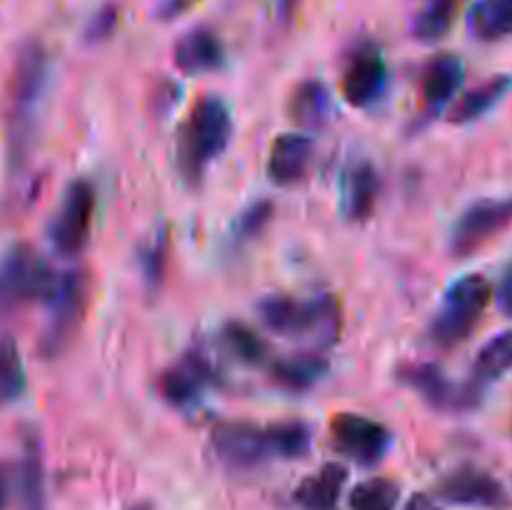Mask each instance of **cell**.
Wrapping results in <instances>:
<instances>
[{
    "instance_id": "6da1fadb",
    "label": "cell",
    "mask_w": 512,
    "mask_h": 510,
    "mask_svg": "<svg viewBox=\"0 0 512 510\" xmlns=\"http://www.w3.org/2000/svg\"><path fill=\"white\" fill-rule=\"evenodd\" d=\"M313 443V430L303 420L258 425L248 420H223L210 433V445L220 463L250 470L268 460L303 458Z\"/></svg>"
},
{
    "instance_id": "7a4b0ae2",
    "label": "cell",
    "mask_w": 512,
    "mask_h": 510,
    "mask_svg": "<svg viewBox=\"0 0 512 510\" xmlns=\"http://www.w3.org/2000/svg\"><path fill=\"white\" fill-rule=\"evenodd\" d=\"M50 58L40 40H25L13 63L8 88V155L10 163L23 165L33 148L40 103L48 88Z\"/></svg>"
},
{
    "instance_id": "3957f363",
    "label": "cell",
    "mask_w": 512,
    "mask_h": 510,
    "mask_svg": "<svg viewBox=\"0 0 512 510\" xmlns=\"http://www.w3.org/2000/svg\"><path fill=\"white\" fill-rule=\"evenodd\" d=\"M233 140V113L220 95H203L193 103L178 130L175 163L180 178L188 185H200L210 165L228 150Z\"/></svg>"
},
{
    "instance_id": "277c9868",
    "label": "cell",
    "mask_w": 512,
    "mask_h": 510,
    "mask_svg": "<svg viewBox=\"0 0 512 510\" xmlns=\"http://www.w3.org/2000/svg\"><path fill=\"white\" fill-rule=\"evenodd\" d=\"M258 318L283 338H310L320 348L333 345L343 325L340 303L333 293H318L313 298L268 295L258 303Z\"/></svg>"
},
{
    "instance_id": "5b68a950",
    "label": "cell",
    "mask_w": 512,
    "mask_h": 510,
    "mask_svg": "<svg viewBox=\"0 0 512 510\" xmlns=\"http://www.w3.org/2000/svg\"><path fill=\"white\" fill-rule=\"evenodd\" d=\"M493 295V283L483 273H468L450 283L428 328L430 340L443 350L463 345L478 328Z\"/></svg>"
},
{
    "instance_id": "8992f818",
    "label": "cell",
    "mask_w": 512,
    "mask_h": 510,
    "mask_svg": "<svg viewBox=\"0 0 512 510\" xmlns=\"http://www.w3.org/2000/svg\"><path fill=\"white\" fill-rule=\"evenodd\" d=\"M90 303V275L88 270L73 268L55 275L45 305H48V323L40 338V355L58 358L68 350L83 325Z\"/></svg>"
},
{
    "instance_id": "52a82bcc",
    "label": "cell",
    "mask_w": 512,
    "mask_h": 510,
    "mask_svg": "<svg viewBox=\"0 0 512 510\" xmlns=\"http://www.w3.org/2000/svg\"><path fill=\"white\" fill-rule=\"evenodd\" d=\"M53 268L28 243H15L0 258V315H10L35 300L48 298L55 283Z\"/></svg>"
},
{
    "instance_id": "ba28073f",
    "label": "cell",
    "mask_w": 512,
    "mask_h": 510,
    "mask_svg": "<svg viewBox=\"0 0 512 510\" xmlns=\"http://www.w3.org/2000/svg\"><path fill=\"white\" fill-rule=\"evenodd\" d=\"M95 205H98V195L90 180L78 178L65 188L48 228L50 243L60 255L73 258L83 253L93 233Z\"/></svg>"
},
{
    "instance_id": "9c48e42d",
    "label": "cell",
    "mask_w": 512,
    "mask_h": 510,
    "mask_svg": "<svg viewBox=\"0 0 512 510\" xmlns=\"http://www.w3.org/2000/svg\"><path fill=\"white\" fill-rule=\"evenodd\" d=\"M512 225V195L480 198L470 203L450 230V253L455 258H470L493 238Z\"/></svg>"
},
{
    "instance_id": "30bf717a",
    "label": "cell",
    "mask_w": 512,
    "mask_h": 510,
    "mask_svg": "<svg viewBox=\"0 0 512 510\" xmlns=\"http://www.w3.org/2000/svg\"><path fill=\"white\" fill-rule=\"evenodd\" d=\"M395 378L405 388L415 390L420 398L435 410L445 413H463V410L475 408L480 403V385L478 383H455L450 380L438 365L433 363H410L398 368Z\"/></svg>"
},
{
    "instance_id": "8fae6325",
    "label": "cell",
    "mask_w": 512,
    "mask_h": 510,
    "mask_svg": "<svg viewBox=\"0 0 512 510\" xmlns=\"http://www.w3.org/2000/svg\"><path fill=\"white\" fill-rule=\"evenodd\" d=\"M330 438L338 453L358 465H378L393 448V433L380 420L360 413H335L330 420Z\"/></svg>"
},
{
    "instance_id": "7c38bea8",
    "label": "cell",
    "mask_w": 512,
    "mask_h": 510,
    "mask_svg": "<svg viewBox=\"0 0 512 510\" xmlns=\"http://www.w3.org/2000/svg\"><path fill=\"white\" fill-rule=\"evenodd\" d=\"M218 383V365L213 363V358L205 350L195 348L188 350L168 370H163V375L158 380V388L165 403H170L173 408H190V405H195L203 398L205 390Z\"/></svg>"
},
{
    "instance_id": "4fadbf2b",
    "label": "cell",
    "mask_w": 512,
    "mask_h": 510,
    "mask_svg": "<svg viewBox=\"0 0 512 510\" xmlns=\"http://www.w3.org/2000/svg\"><path fill=\"white\" fill-rule=\"evenodd\" d=\"M388 85V65L373 45H363L348 58L340 78V95L353 108H370Z\"/></svg>"
},
{
    "instance_id": "5bb4252c",
    "label": "cell",
    "mask_w": 512,
    "mask_h": 510,
    "mask_svg": "<svg viewBox=\"0 0 512 510\" xmlns=\"http://www.w3.org/2000/svg\"><path fill=\"white\" fill-rule=\"evenodd\" d=\"M440 498L453 505H468V508H490L498 510L508 505V493L503 483L480 468L453 470L438 488Z\"/></svg>"
},
{
    "instance_id": "9a60e30c",
    "label": "cell",
    "mask_w": 512,
    "mask_h": 510,
    "mask_svg": "<svg viewBox=\"0 0 512 510\" xmlns=\"http://www.w3.org/2000/svg\"><path fill=\"white\" fill-rule=\"evenodd\" d=\"M315 158V140L305 133H283L268 150L265 173L278 188H293L303 183Z\"/></svg>"
},
{
    "instance_id": "2e32d148",
    "label": "cell",
    "mask_w": 512,
    "mask_h": 510,
    "mask_svg": "<svg viewBox=\"0 0 512 510\" xmlns=\"http://www.w3.org/2000/svg\"><path fill=\"white\" fill-rule=\"evenodd\" d=\"M173 63L185 75H203L223 68L225 45L215 30L200 28L188 30L180 35L173 45Z\"/></svg>"
},
{
    "instance_id": "e0dca14e",
    "label": "cell",
    "mask_w": 512,
    "mask_h": 510,
    "mask_svg": "<svg viewBox=\"0 0 512 510\" xmlns=\"http://www.w3.org/2000/svg\"><path fill=\"white\" fill-rule=\"evenodd\" d=\"M380 195V175L368 160L353 163L340 183V210L350 223H365L373 218Z\"/></svg>"
},
{
    "instance_id": "ac0fdd59",
    "label": "cell",
    "mask_w": 512,
    "mask_h": 510,
    "mask_svg": "<svg viewBox=\"0 0 512 510\" xmlns=\"http://www.w3.org/2000/svg\"><path fill=\"white\" fill-rule=\"evenodd\" d=\"M465 65L458 55L440 53L425 65L423 70V113L425 118H435L448 108L450 100L463 85Z\"/></svg>"
},
{
    "instance_id": "d6986e66",
    "label": "cell",
    "mask_w": 512,
    "mask_h": 510,
    "mask_svg": "<svg viewBox=\"0 0 512 510\" xmlns=\"http://www.w3.org/2000/svg\"><path fill=\"white\" fill-rule=\"evenodd\" d=\"M288 113L293 118V123H298L300 128H325L335 115L333 93L320 80H303L293 90V95H290Z\"/></svg>"
},
{
    "instance_id": "ffe728a7",
    "label": "cell",
    "mask_w": 512,
    "mask_h": 510,
    "mask_svg": "<svg viewBox=\"0 0 512 510\" xmlns=\"http://www.w3.org/2000/svg\"><path fill=\"white\" fill-rule=\"evenodd\" d=\"M348 483V470L340 463H325L318 473L305 478L295 490V500L305 510H335Z\"/></svg>"
},
{
    "instance_id": "44dd1931",
    "label": "cell",
    "mask_w": 512,
    "mask_h": 510,
    "mask_svg": "<svg viewBox=\"0 0 512 510\" xmlns=\"http://www.w3.org/2000/svg\"><path fill=\"white\" fill-rule=\"evenodd\" d=\"M328 373V358L320 353H298L285 355L270 363V378L285 390L303 393L310 390L315 383L325 378Z\"/></svg>"
},
{
    "instance_id": "7402d4cb",
    "label": "cell",
    "mask_w": 512,
    "mask_h": 510,
    "mask_svg": "<svg viewBox=\"0 0 512 510\" xmlns=\"http://www.w3.org/2000/svg\"><path fill=\"white\" fill-rule=\"evenodd\" d=\"M468 33L480 43L512 35V0H475L468 10Z\"/></svg>"
},
{
    "instance_id": "603a6c76",
    "label": "cell",
    "mask_w": 512,
    "mask_h": 510,
    "mask_svg": "<svg viewBox=\"0 0 512 510\" xmlns=\"http://www.w3.org/2000/svg\"><path fill=\"white\" fill-rule=\"evenodd\" d=\"M512 88V78L510 75H495V78L485 80L480 83L478 88L468 90L463 98L455 103V108L450 110V123H473V120H480L485 113L495 108L500 100L508 95V90Z\"/></svg>"
},
{
    "instance_id": "cb8c5ba5",
    "label": "cell",
    "mask_w": 512,
    "mask_h": 510,
    "mask_svg": "<svg viewBox=\"0 0 512 510\" xmlns=\"http://www.w3.org/2000/svg\"><path fill=\"white\" fill-rule=\"evenodd\" d=\"M18 485L23 510H45L43 453H40V443L35 435L25 438L23 460H20L18 468Z\"/></svg>"
},
{
    "instance_id": "d4e9b609",
    "label": "cell",
    "mask_w": 512,
    "mask_h": 510,
    "mask_svg": "<svg viewBox=\"0 0 512 510\" xmlns=\"http://www.w3.org/2000/svg\"><path fill=\"white\" fill-rule=\"evenodd\" d=\"M463 0H425L413 20V38L420 43H438L453 30Z\"/></svg>"
},
{
    "instance_id": "484cf974",
    "label": "cell",
    "mask_w": 512,
    "mask_h": 510,
    "mask_svg": "<svg viewBox=\"0 0 512 510\" xmlns=\"http://www.w3.org/2000/svg\"><path fill=\"white\" fill-rule=\"evenodd\" d=\"M170 260V235L168 228H160L138 248V268L148 293H158L168 275Z\"/></svg>"
},
{
    "instance_id": "4316f807",
    "label": "cell",
    "mask_w": 512,
    "mask_h": 510,
    "mask_svg": "<svg viewBox=\"0 0 512 510\" xmlns=\"http://www.w3.org/2000/svg\"><path fill=\"white\" fill-rule=\"evenodd\" d=\"M512 370V330L498 333L478 350L473 363V383L480 388L493 380H500Z\"/></svg>"
},
{
    "instance_id": "83f0119b",
    "label": "cell",
    "mask_w": 512,
    "mask_h": 510,
    "mask_svg": "<svg viewBox=\"0 0 512 510\" xmlns=\"http://www.w3.org/2000/svg\"><path fill=\"white\" fill-rule=\"evenodd\" d=\"M25 385V365L20 355L18 343L13 335H0V405H13L23 398Z\"/></svg>"
},
{
    "instance_id": "f1b7e54d",
    "label": "cell",
    "mask_w": 512,
    "mask_h": 510,
    "mask_svg": "<svg viewBox=\"0 0 512 510\" xmlns=\"http://www.w3.org/2000/svg\"><path fill=\"white\" fill-rule=\"evenodd\" d=\"M220 340H223L225 350L243 365H260L268 358V343L263 340V335H258L240 320L225 323L220 330Z\"/></svg>"
},
{
    "instance_id": "f546056e",
    "label": "cell",
    "mask_w": 512,
    "mask_h": 510,
    "mask_svg": "<svg viewBox=\"0 0 512 510\" xmlns=\"http://www.w3.org/2000/svg\"><path fill=\"white\" fill-rule=\"evenodd\" d=\"M398 503L400 485L390 478L363 480L348 495L350 510H395Z\"/></svg>"
},
{
    "instance_id": "4dcf8cb0",
    "label": "cell",
    "mask_w": 512,
    "mask_h": 510,
    "mask_svg": "<svg viewBox=\"0 0 512 510\" xmlns=\"http://www.w3.org/2000/svg\"><path fill=\"white\" fill-rule=\"evenodd\" d=\"M273 215L275 205L270 203V200H255V203H250L248 208L238 215V220H235L233 225V233L230 235H233V240L238 245L250 243V240H255L265 228H268Z\"/></svg>"
},
{
    "instance_id": "1f68e13d",
    "label": "cell",
    "mask_w": 512,
    "mask_h": 510,
    "mask_svg": "<svg viewBox=\"0 0 512 510\" xmlns=\"http://www.w3.org/2000/svg\"><path fill=\"white\" fill-rule=\"evenodd\" d=\"M118 20H120L118 5L113 3L103 5V8L90 18V23L85 25V43L90 45L105 43V40L115 33V28H118Z\"/></svg>"
},
{
    "instance_id": "d6a6232c",
    "label": "cell",
    "mask_w": 512,
    "mask_h": 510,
    "mask_svg": "<svg viewBox=\"0 0 512 510\" xmlns=\"http://www.w3.org/2000/svg\"><path fill=\"white\" fill-rule=\"evenodd\" d=\"M493 298L495 303H498L500 313L512 318V263L503 270V275H500V283L498 288H495Z\"/></svg>"
},
{
    "instance_id": "836d02e7",
    "label": "cell",
    "mask_w": 512,
    "mask_h": 510,
    "mask_svg": "<svg viewBox=\"0 0 512 510\" xmlns=\"http://www.w3.org/2000/svg\"><path fill=\"white\" fill-rule=\"evenodd\" d=\"M13 465L0 460V510L8 508V500H10V490H13Z\"/></svg>"
},
{
    "instance_id": "e575fe53",
    "label": "cell",
    "mask_w": 512,
    "mask_h": 510,
    "mask_svg": "<svg viewBox=\"0 0 512 510\" xmlns=\"http://www.w3.org/2000/svg\"><path fill=\"white\" fill-rule=\"evenodd\" d=\"M193 3L195 0H163V3H160V18H165V20L175 18V15L185 13V10H188Z\"/></svg>"
},
{
    "instance_id": "d590c367",
    "label": "cell",
    "mask_w": 512,
    "mask_h": 510,
    "mask_svg": "<svg viewBox=\"0 0 512 510\" xmlns=\"http://www.w3.org/2000/svg\"><path fill=\"white\" fill-rule=\"evenodd\" d=\"M300 8V0H275V10H278V18L283 23H290L295 18Z\"/></svg>"
},
{
    "instance_id": "8d00e7d4",
    "label": "cell",
    "mask_w": 512,
    "mask_h": 510,
    "mask_svg": "<svg viewBox=\"0 0 512 510\" xmlns=\"http://www.w3.org/2000/svg\"><path fill=\"white\" fill-rule=\"evenodd\" d=\"M403 510H440V508H438V503H435V500L430 498V495L415 493L413 498H410L408 503H405Z\"/></svg>"
}]
</instances>
